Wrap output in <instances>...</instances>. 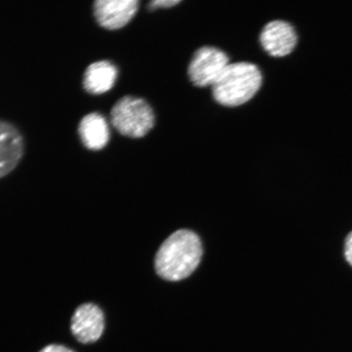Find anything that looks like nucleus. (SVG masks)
<instances>
[{
	"instance_id": "obj_6",
	"label": "nucleus",
	"mask_w": 352,
	"mask_h": 352,
	"mask_svg": "<svg viewBox=\"0 0 352 352\" xmlns=\"http://www.w3.org/2000/svg\"><path fill=\"white\" fill-rule=\"evenodd\" d=\"M104 314L101 308L94 302L79 305L72 318V332L82 344H91L98 341L104 330Z\"/></svg>"
},
{
	"instance_id": "obj_7",
	"label": "nucleus",
	"mask_w": 352,
	"mask_h": 352,
	"mask_svg": "<svg viewBox=\"0 0 352 352\" xmlns=\"http://www.w3.org/2000/svg\"><path fill=\"white\" fill-rule=\"evenodd\" d=\"M25 154V140L12 122L0 120V179L6 177L20 164Z\"/></svg>"
},
{
	"instance_id": "obj_4",
	"label": "nucleus",
	"mask_w": 352,
	"mask_h": 352,
	"mask_svg": "<svg viewBox=\"0 0 352 352\" xmlns=\"http://www.w3.org/2000/svg\"><path fill=\"white\" fill-rule=\"evenodd\" d=\"M228 65L230 58L226 52L214 47H201L189 64L188 76L197 87H212Z\"/></svg>"
},
{
	"instance_id": "obj_8",
	"label": "nucleus",
	"mask_w": 352,
	"mask_h": 352,
	"mask_svg": "<svg viewBox=\"0 0 352 352\" xmlns=\"http://www.w3.org/2000/svg\"><path fill=\"white\" fill-rule=\"evenodd\" d=\"M298 36L293 26L285 21H274L264 26L261 34L263 50L275 57H283L292 52Z\"/></svg>"
},
{
	"instance_id": "obj_10",
	"label": "nucleus",
	"mask_w": 352,
	"mask_h": 352,
	"mask_svg": "<svg viewBox=\"0 0 352 352\" xmlns=\"http://www.w3.org/2000/svg\"><path fill=\"white\" fill-rule=\"evenodd\" d=\"M118 76V69L112 61H96L87 66L83 74V89L94 96L107 94L116 85Z\"/></svg>"
},
{
	"instance_id": "obj_5",
	"label": "nucleus",
	"mask_w": 352,
	"mask_h": 352,
	"mask_svg": "<svg viewBox=\"0 0 352 352\" xmlns=\"http://www.w3.org/2000/svg\"><path fill=\"white\" fill-rule=\"evenodd\" d=\"M139 6L138 0H96L92 10L100 28L118 30L125 28L134 19Z\"/></svg>"
},
{
	"instance_id": "obj_9",
	"label": "nucleus",
	"mask_w": 352,
	"mask_h": 352,
	"mask_svg": "<svg viewBox=\"0 0 352 352\" xmlns=\"http://www.w3.org/2000/svg\"><path fill=\"white\" fill-rule=\"evenodd\" d=\"M78 133L83 146L91 151H102L110 140L107 120L98 112L88 113L82 118L79 122Z\"/></svg>"
},
{
	"instance_id": "obj_2",
	"label": "nucleus",
	"mask_w": 352,
	"mask_h": 352,
	"mask_svg": "<svg viewBox=\"0 0 352 352\" xmlns=\"http://www.w3.org/2000/svg\"><path fill=\"white\" fill-rule=\"evenodd\" d=\"M262 82V74L256 65L230 64L212 86L213 98L223 107H239L254 98Z\"/></svg>"
},
{
	"instance_id": "obj_11",
	"label": "nucleus",
	"mask_w": 352,
	"mask_h": 352,
	"mask_svg": "<svg viewBox=\"0 0 352 352\" xmlns=\"http://www.w3.org/2000/svg\"><path fill=\"white\" fill-rule=\"evenodd\" d=\"M179 3L180 1H176V0H160V1L149 3L148 8L151 10H158V8H169Z\"/></svg>"
},
{
	"instance_id": "obj_12",
	"label": "nucleus",
	"mask_w": 352,
	"mask_h": 352,
	"mask_svg": "<svg viewBox=\"0 0 352 352\" xmlns=\"http://www.w3.org/2000/svg\"><path fill=\"white\" fill-rule=\"evenodd\" d=\"M345 257L346 261L352 266V232L347 235L345 241Z\"/></svg>"
},
{
	"instance_id": "obj_13",
	"label": "nucleus",
	"mask_w": 352,
	"mask_h": 352,
	"mask_svg": "<svg viewBox=\"0 0 352 352\" xmlns=\"http://www.w3.org/2000/svg\"><path fill=\"white\" fill-rule=\"evenodd\" d=\"M39 352H74L72 350H70L68 349V347H66L63 345H58V344H51L48 345L44 349H43Z\"/></svg>"
},
{
	"instance_id": "obj_3",
	"label": "nucleus",
	"mask_w": 352,
	"mask_h": 352,
	"mask_svg": "<svg viewBox=\"0 0 352 352\" xmlns=\"http://www.w3.org/2000/svg\"><path fill=\"white\" fill-rule=\"evenodd\" d=\"M110 121L120 135L139 139L153 129L155 116L146 100L133 96H125L113 104L110 111Z\"/></svg>"
},
{
	"instance_id": "obj_1",
	"label": "nucleus",
	"mask_w": 352,
	"mask_h": 352,
	"mask_svg": "<svg viewBox=\"0 0 352 352\" xmlns=\"http://www.w3.org/2000/svg\"><path fill=\"white\" fill-rule=\"evenodd\" d=\"M202 256L201 242L196 233L179 230L170 235L156 254L155 270L162 278L177 281L195 271Z\"/></svg>"
}]
</instances>
